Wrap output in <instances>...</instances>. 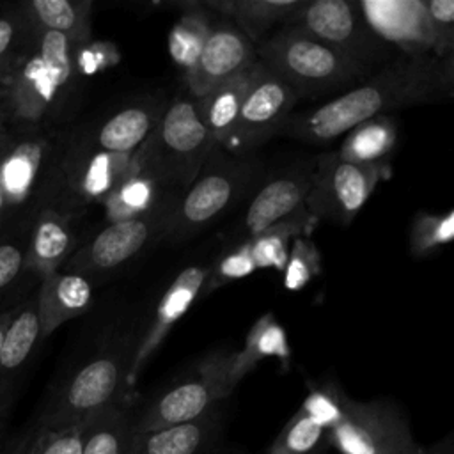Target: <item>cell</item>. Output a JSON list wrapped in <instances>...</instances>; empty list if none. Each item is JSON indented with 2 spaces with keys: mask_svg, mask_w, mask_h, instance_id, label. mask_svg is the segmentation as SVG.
Listing matches in <instances>:
<instances>
[{
  "mask_svg": "<svg viewBox=\"0 0 454 454\" xmlns=\"http://www.w3.org/2000/svg\"><path fill=\"white\" fill-rule=\"evenodd\" d=\"M452 71V60H440L433 53H399L342 94L291 115L277 135L312 145L330 144L372 117L449 99Z\"/></svg>",
  "mask_w": 454,
  "mask_h": 454,
  "instance_id": "6da1fadb",
  "label": "cell"
},
{
  "mask_svg": "<svg viewBox=\"0 0 454 454\" xmlns=\"http://www.w3.org/2000/svg\"><path fill=\"white\" fill-rule=\"evenodd\" d=\"M78 46L62 34L32 28L27 50L0 83V110L9 126L51 128L78 80Z\"/></svg>",
  "mask_w": 454,
  "mask_h": 454,
  "instance_id": "7a4b0ae2",
  "label": "cell"
},
{
  "mask_svg": "<svg viewBox=\"0 0 454 454\" xmlns=\"http://www.w3.org/2000/svg\"><path fill=\"white\" fill-rule=\"evenodd\" d=\"M128 340L117 339L105 344L66 376L50 394L34 426L43 431L67 429L122 399L133 397L128 372L137 342L128 346Z\"/></svg>",
  "mask_w": 454,
  "mask_h": 454,
  "instance_id": "3957f363",
  "label": "cell"
},
{
  "mask_svg": "<svg viewBox=\"0 0 454 454\" xmlns=\"http://www.w3.org/2000/svg\"><path fill=\"white\" fill-rule=\"evenodd\" d=\"M216 147L197 115L195 99L177 96L165 105L156 126L133 153V170L181 195Z\"/></svg>",
  "mask_w": 454,
  "mask_h": 454,
  "instance_id": "277c9868",
  "label": "cell"
},
{
  "mask_svg": "<svg viewBox=\"0 0 454 454\" xmlns=\"http://www.w3.org/2000/svg\"><path fill=\"white\" fill-rule=\"evenodd\" d=\"M12 138L0 154V225L32 220L50 204L62 137L53 128L11 126Z\"/></svg>",
  "mask_w": 454,
  "mask_h": 454,
  "instance_id": "5b68a950",
  "label": "cell"
},
{
  "mask_svg": "<svg viewBox=\"0 0 454 454\" xmlns=\"http://www.w3.org/2000/svg\"><path fill=\"white\" fill-rule=\"evenodd\" d=\"M255 55L298 99H316L367 78L333 48L294 27L270 34L255 46Z\"/></svg>",
  "mask_w": 454,
  "mask_h": 454,
  "instance_id": "8992f818",
  "label": "cell"
},
{
  "mask_svg": "<svg viewBox=\"0 0 454 454\" xmlns=\"http://www.w3.org/2000/svg\"><path fill=\"white\" fill-rule=\"evenodd\" d=\"M259 167L252 160L213 151L192 184L176 200L163 238L184 239L206 229L227 211L255 179Z\"/></svg>",
  "mask_w": 454,
  "mask_h": 454,
  "instance_id": "52a82bcc",
  "label": "cell"
},
{
  "mask_svg": "<svg viewBox=\"0 0 454 454\" xmlns=\"http://www.w3.org/2000/svg\"><path fill=\"white\" fill-rule=\"evenodd\" d=\"M133 154H115L90 145L80 133L62 137L48 206L80 216L103 200L131 174Z\"/></svg>",
  "mask_w": 454,
  "mask_h": 454,
  "instance_id": "ba28073f",
  "label": "cell"
},
{
  "mask_svg": "<svg viewBox=\"0 0 454 454\" xmlns=\"http://www.w3.org/2000/svg\"><path fill=\"white\" fill-rule=\"evenodd\" d=\"M232 356V349H220L202 356L188 376L163 388L135 411L133 433L190 422L220 406L234 390L229 383Z\"/></svg>",
  "mask_w": 454,
  "mask_h": 454,
  "instance_id": "9c48e42d",
  "label": "cell"
},
{
  "mask_svg": "<svg viewBox=\"0 0 454 454\" xmlns=\"http://www.w3.org/2000/svg\"><path fill=\"white\" fill-rule=\"evenodd\" d=\"M284 27L323 41L367 76L399 55L371 30L355 0H305Z\"/></svg>",
  "mask_w": 454,
  "mask_h": 454,
  "instance_id": "30bf717a",
  "label": "cell"
},
{
  "mask_svg": "<svg viewBox=\"0 0 454 454\" xmlns=\"http://www.w3.org/2000/svg\"><path fill=\"white\" fill-rule=\"evenodd\" d=\"M388 170L387 163H355L339 156L337 151L325 153L314 161L305 209L317 222L328 220L346 227L360 213Z\"/></svg>",
  "mask_w": 454,
  "mask_h": 454,
  "instance_id": "8fae6325",
  "label": "cell"
},
{
  "mask_svg": "<svg viewBox=\"0 0 454 454\" xmlns=\"http://www.w3.org/2000/svg\"><path fill=\"white\" fill-rule=\"evenodd\" d=\"M415 445L408 420L387 399L353 401L344 394L328 427V447L339 454H404Z\"/></svg>",
  "mask_w": 454,
  "mask_h": 454,
  "instance_id": "7c38bea8",
  "label": "cell"
},
{
  "mask_svg": "<svg viewBox=\"0 0 454 454\" xmlns=\"http://www.w3.org/2000/svg\"><path fill=\"white\" fill-rule=\"evenodd\" d=\"M300 99L261 60L252 66L250 82L236 122L222 149L241 156L278 133Z\"/></svg>",
  "mask_w": 454,
  "mask_h": 454,
  "instance_id": "4fadbf2b",
  "label": "cell"
},
{
  "mask_svg": "<svg viewBox=\"0 0 454 454\" xmlns=\"http://www.w3.org/2000/svg\"><path fill=\"white\" fill-rule=\"evenodd\" d=\"M174 204L144 216L110 222L85 243L78 245L60 270L90 278L92 275L121 268L145 248L151 239L163 236Z\"/></svg>",
  "mask_w": 454,
  "mask_h": 454,
  "instance_id": "5bb4252c",
  "label": "cell"
},
{
  "mask_svg": "<svg viewBox=\"0 0 454 454\" xmlns=\"http://www.w3.org/2000/svg\"><path fill=\"white\" fill-rule=\"evenodd\" d=\"M257 60L254 43L232 23L213 21L195 64L184 71L192 98H200L211 87L247 71Z\"/></svg>",
  "mask_w": 454,
  "mask_h": 454,
  "instance_id": "9a60e30c",
  "label": "cell"
},
{
  "mask_svg": "<svg viewBox=\"0 0 454 454\" xmlns=\"http://www.w3.org/2000/svg\"><path fill=\"white\" fill-rule=\"evenodd\" d=\"M371 30L399 53H431L433 35L422 0H358Z\"/></svg>",
  "mask_w": 454,
  "mask_h": 454,
  "instance_id": "2e32d148",
  "label": "cell"
},
{
  "mask_svg": "<svg viewBox=\"0 0 454 454\" xmlns=\"http://www.w3.org/2000/svg\"><path fill=\"white\" fill-rule=\"evenodd\" d=\"M314 165H296L271 176L252 197L238 227L239 241H247L270 225L305 207Z\"/></svg>",
  "mask_w": 454,
  "mask_h": 454,
  "instance_id": "e0dca14e",
  "label": "cell"
},
{
  "mask_svg": "<svg viewBox=\"0 0 454 454\" xmlns=\"http://www.w3.org/2000/svg\"><path fill=\"white\" fill-rule=\"evenodd\" d=\"M206 277H207V268L200 264H193L184 268L167 287L161 300L158 301L154 317L147 332L137 340L131 364H129V372H128L129 388L135 387L137 378L140 376L144 365L154 355V351L161 346L170 328L186 314L193 300L199 296L200 289L206 284Z\"/></svg>",
  "mask_w": 454,
  "mask_h": 454,
  "instance_id": "ac0fdd59",
  "label": "cell"
},
{
  "mask_svg": "<svg viewBox=\"0 0 454 454\" xmlns=\"http://www.w3.org/2000/svg\"><path fill=\"white\" fill-rule=\"evenodd\" d=\"M78 216L53 206L35 211L27 238V273L39 280L59 271L78 248Z\"/></svg>",
  "mask_w": 454,
  "mask_h": 454,
  "instance_id": "d6986e66",
  "label": "cell"
},
{
  "mask_svg": "<svg viewBox=\"0 0 454 454\" xmlns=\"http://www.w3.org/2000/svg\"><path fill=\"white\" fill-rule=\"evenodd\" d=\"M222 429L223 415L216 406L190 422L133 433L126 454H207L218 443Z\"/></svg>",
  "mask_w": 454,
  "mask_h": 454,
  "instance_id": "ffe728a7",
  "label": "cell"
},
{
  "mask_svg": "<svg viewBox=\"0 0 454 454\" xmlns=\"http://www.w3.org/2000/svg\"><path fill=\"white\" fill-rule=\"evenodd\" d=\"M35 303L41 339H46L64 323L87 312L92 303V282L80 273L53 271L41 278Z\"/></svg>",
  "mask_w": 454,
  "mask_h": 454,
  "instance_id": "44dd1931",
  "label": "cell"
},
{
  "mask_svg": "<svg viewBox=\"0 0 454 454\" xmlns=\"http://www.w3.org/2000/svg\"><path fill=\"white\" fill-rule=\"evenodd\" d=\"M165 103H137L117 110L87 133H80L90 145L115 153L133 154L156 126Z\"/></svg>",
  "mask_w": 454,
  "mask_h": 454,
  "instance_id": "7402d4cb",
  "label": "cell"
},
{
  "mask_svg": "<svg viewBox=\"0 0 454 454\" xmlns=\"http://www.w3.org/2000/svg\"><path fill=\"white\" fill-rule=\"evenodd\" d=\"M305 0H206L202 5L239 28L257 46L284 27Z\"/></svg>",
  "mask_w": 454,
  "mask_h": 454,
  "instance_id": "603a6c76",
  "label": "cell"
},
{
  "mask_svg": "<svg viewBox=\"0 0 454 454\" xmlns=\"http://www.w3.org/2000/svg\"><path fill=\"white\" fill-rule=\"evenodd\" d=\"M14 7L32 28L62 34L76 44L90 41V0H27Z\"/></svg>",
  "mask_w": 454,
  "mask_h": 454,
  "instance_id": "cb8c5ba5",
  "label": "cell"
},
{
  "mask_svg": "<svg viewBox=\"0 0 454 454\" xmlns=\"http://www.w3.org/2000/svg\"><path fill=\"white\" fill-rule=\"evenodd\" d=\"M41 339L35 296L18 303L16 314L4 332L0 346V390H12V381Z\"/></svg>",
  "mask_w": 454,
  "mask_h": 454,
  "instance_id": "d4e9b609",
  "label": "cell"
},
{
  "mask_svg": "<svg viewBox=\"0 0 454 454\" xmlns=\"http://www.w3.org/2000/svg\"><path fill=\"white\" fill-rule=\"evenodd\" d=\"M179 195L160 186L153 177L131 170V174L103 200L105 216L110 222L149 215L174 204Z\"/></svg>",
  "mask_w": 454,
  "mask_h": 454,
  "instance_id": "484cf974",
  "label": "cell"
},
{
  "mask_svg": "<svg viewBox=\"0 0 454 454\" xmlns=\"http://www.w3.org/2000/svg\"><path fill=\"white\" fill-rule=\"evenodd\" d=\"M250 74L252 67L211 87L200 98H193L197 115L218 147L223 145L236 122L241 101L250 82Z\"/></svg>",
  "mask_w": 454,
  "mask_h": 454,
  "instance_id": "4316f807",
  "label": "cell"
},
{
  "mask_svg": "<svg viewBox=\"0 0 454 454\" xmlns=\"http://www.w3.org/2000/svg\"><path fill=\"white\" fill-rule=\"evenodd\" d=\"M275 356L284 365H287L291 349L287 342V335L284 326L277 321L271 312L262 314L248 330L245 344L239 351H234L231 371H229V383L232 388L264 358Z\"/></svg>",
  "mask_w": 454,
  "mask_h": 454,
  "instance_id": "83f0119b",
  "label": "cell"
},
{
  "mask_svg": "<svg viewBox=\"0 0 454 454\" xmlns=\"http://www.w3.org/2000/svg\"><path fill=\"white\" fill-rule=\"evenodd\" d=\"M135 411L133 397H128L85 420L80 454H126Z\"/></svg>",
  "mask_w": 454,
  "mask_h": 454,
  "instance_id": "f1b7e54d",
  "label": "cell"
},
{
  "mask_svg": "<svg viewBox=\"0 0 454 454\" xmlns=\"http://www.w3.org/2000/svg\"><path fill=\"white\" fill-rule=\"evenodd\" d=\"M316 225L317 220L301 207L250 238L248 243L255 270L273 268L282 271L293 239L298 236H310Z\"/></svg>",
  "mask_w": 454,
  "mask_h": 454,
  "instance_id": "f546056e",
  "label": "cell"
},
{
  "mask_svg": "<svg viewBox=\"0 0 454 454\" xmlns=\"http://www.w3.org/2000/svg\"><path fill=\"white\" fill-rule=\"evenodd\" d=\"M397 144V128L388 115L372 117L351 128L344 138L337 154L355 163H387V158Z\"/></svg>",
  "mask_w": 454,
  "mask_h": 454,
  "instance_id": "4dcf8cb0",
  "label": "cell"
},
{
  "mask_svg": "<svg viewBox=\"0 0 454 454\" xmlns=\"http://www.w3.org/2000/svg\"><path fill=\"white\" fill-rule=\"evenodd\" d=\"M179 7L183 12L170 28L168 53L183 71H188L206 43L213 25V12H209L202 2H183Z\"/></svg>",
  "mask_w": 454,
  "mask_h": 454,
  "instance_id": "1f68e13d",
  "label": "cell"
},
{
  "mask_svg": "<svg viewBox=\"0 0 454 454\" xmlns=\"http://www.w3.org/2000/svg\"><path fill=\"white\" fill-rule=\"evenodd\" d=\"M326 426L300 406L268 447L266 454H326Z\"/></svg>",
  "mask_w": 454,
  "mask_h": 454,
  "instance_id": "d6a6232c",
  "label": "cell"
},
{
  "mask_svg": "<svg viewBox=\"0 0 454 454\" xmlns=\"http://www.w3.org/2000/svg\"><path fill=\"white\" fill-rule=\"evenodd\" d=\"M454 238V211L445 215L419 213L410 229V252L415 257H424Z\"/></svg>",
  "mask_w": 454,
  "mask_h": 454,
  "instance_id": "836d02e7",
  "label": "cell"
},
{
  "mask_svg": "<svg viewBox=\"0 0 454 454\" xmlns=\"http://www.w3.org/2000/svg\"><path fill=\"white\" fill-rule=\"evenodd\" d=\"M32 37V27L12 5L0 12V83L11 73L18 59L27 50Z\"/></svg>",
  "mask_w": 454,
  "mask_h": 454,
  "instance_id": "e575fe53",
  "label": "cell"
},
{
  "mask_svg": "<svg viewBox=\"0 0 454 454\" xmlns=\"http://www.w3.org/2000/svg\"><path fill=\"white\" fill-rule=\"evenodd\" d=\"M32 220L5 227L0 232V294L27 273V238Z\"/></svg>",
  "mask_w": 454,
  "mask_h": 454,
  "instance_id": "d590c367",
  "label": "cell"
},
{
  "mask_svg": "<svg viewBox=\"0 0 454 454\" xmlns=\"http://www.w3.org/2000/svg\"><path fill=\"white\" fill-rule=\"evenodd\" d=\"M321 271V255L310 236H298L293 239L284 270V287L287 291L303 289Z\"/></svg>",
  "mask_w": 454,
  "mask_h": 454,
  "instance_id": "8d00e7d4",
  "label": "cell"
},
{
  "mask_svg": "<svg viewBox=\"0 0 454 454\" xmlns=\"http://www.w3.org/2000/svg\"><path fill=\"white\" fill-rule=\"evenodd\" d=\"M429 21L433 48L440 60H452L454 53V0H422Z\"/></svg>",
  "mask_w": 454,
  "mask_h": 454,
  "instance_id": "74e56055",
  "label": "cell"
},
{
  "mask_svg": "<svg viewBox=\"0 0 454 454\" xmlns=\"http://www.w3.org/2000/svg\"><path fill=\"white\" fill-rule=\"evenodd\" d=\"M252 271H255V264L250 254V243L241 241L236 243L225 255H222L216 264L207 270V277H206V293H211L213 289L225 286L229 282L239 280L248 277Z\"/></svg>",
  "mask_w": 454,
  "mask_h": 454,
  "instance_id": "f35d334b",
  "label": "cell"
},
{
  "mask_svg": "<svg viewBox=\"0 0 454 454\" xmlns=\"http://www.w3.org/2000/svg\"><path fill=\"white\" fill-rule=\"evenodd\" d=\"M83 426L85 422L59 431H43L34 426L35 436L28 454H80Z\"/></svg>",
  "mask_w": 454,
  "mask_h": 454,
  "instance_id": "ab89813d",
  "label": "cell"
},
{
  "mask_svg": "<svg viewBox=\"0 0 454 454\" xmlns=\"http://www.w3.org/2000/svg\"><path fill=\"white\" fill-rule=\"evenodd\" d=\"M119 51L110 41H89L76 48L74 69L78 76H90L101 73L119 62Z\"/></svg>",
  "mask_w": 454,
  "mask_h": 454,
  "instance_id": "60d3db41",
  "label": "cell"
},
{
  "mask_svg": "<svg viewBox=\"0 0 454 454\" xmlns=\"http://www.w3.org/2000/svg\"><path fill=\"white\" fill-rule=\"evenodd\" d=\"M34 436H35V427L30 426L25 431L12 436L4 445H0V454H28V449L34 442Z\"/></svg>",
  "mask_w": 454,
  "mask_h": 454,
  "instance_id": "b9f144b4",
  "label": "cell"
},
{
  "mask_svg": "<svg viewBox=\"0 0 454 454\" xmlns=\"http://www.w3.org/2000/svg\"><path fill=\"white\" fill-rule=\"evenodd\" d=\"M11 399H12V390H0V436H2V431H4V426H5Z\"/></svg>",
  "mask_w": 454,
  "mask_h": 454,
  "instance_id": "7bdbcfd3",
  "label": "cell"
},
{
  "mask_svg": "<svg viewBox=\"0 0 454 454\" xmlns=\"http://www.w3.org/2000/svg\"><path fill=\"white\" fill-rule=\"evenodd\" d=\"M16 309H18V305H12V307H9V309H5V310H2V312H0V346H2L4 332H5V328L9 326V323H11L12 316L16 314Z\"/></svg>",
  "mask_w": 454,
  "mask_h": 454,
  "instance_id": "ee69618b",
  "label": "cell"
},
{
  "mask_svg": "<svg viewBox=\"0 0 454 454\" xmlns=\"http://www.w3.org/2000/svg\"><path fill=\"white\" fill-rule=\"evenodd\" d=\"M431 454H452V438L447 436L442 443H436L433 447H429Z\"/></svg>",
  "mask_w": 454,
  "mask_h": 454,
  "instance_id": "f6af8a7d",
  "label": "cell"
},
{
  "mask_svg": "<svg viewBox=\"0 0 454 454\" xmlns=\"http://www.w3.org/2000/svg\"><path fill=\"white\" fill-rule=\"evenodd\" d=\"M11 138H12V128H11V126H7L5 129H2V131H0V154H2V153H4V149L9 145Z\"/></svg>",
  "mask_w": 454,
  "mask_h": 454,
  "instance_id": "bcb514c9",
  "label": "cell"
},
{
  "mask_svg": "<svg viewBox=\"0 0 454 454\" xmlns=\"http://www.w3.org/2000/svg\"><path fill=\"white\" fill-rule=\"evenodd\" d=\"M404 454H431L429 452V449L427 447H422V445H415V447H411L408 452H404Z\"/></svg>",
  "mask_w": 454,
  "mask_h": 454,
  "instance_id": "7dc6e473",
  "label": "cell"
},
{
  "mask_svg": "<svg viewBox=\"0 0 454 454\" xmlns=\"http://www.w3.org/2000/svg\"><path fill=\"white\" fill-rule=\"evenodd\" d=\"M9 124H7V119H5V115L2 114V110H0V131L2 129H5Z\"/></svg>",
  "mask_w": 454,
  "mask_h": 454,
  "instance_id": "c3c4849f",
  "label": "cell"
},
{
  "mask_svg": "<svg viewBox=\"0 0 454 454\" xmlns=\"http://www.w3.org/2000/svg\"><path fill=\"white\" fill-rule=\"evenodd\" d=\"M2 231H4V227H2V225H0V232H2Z\"/></svg>",
  "mask_w": 454,
  "mask_h": 454,
  "instance_id": "681fc988",
  "label": "cell"
}]
</instances>
